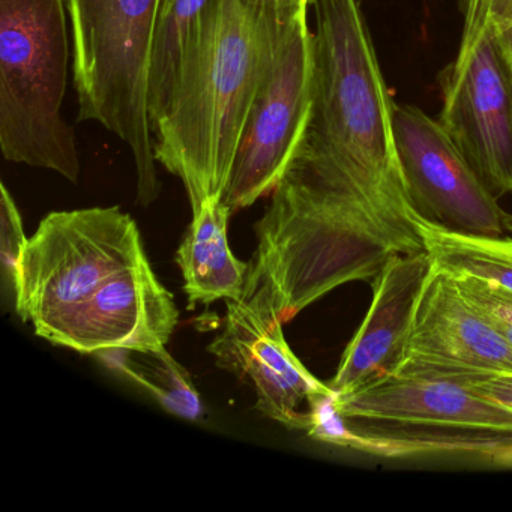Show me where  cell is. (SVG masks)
<instances>
[{"instance_id":"cell-1","label":"cell","mask_w":512,"mask_h":512,"mask_svg":"<svg viewBox=\"0 0 512 512\" xmlns=\"http://www.w3.org/2000/svg\"><path fill=\"white\" fill-rule=\"evenodd\" d=\"M287 23H259L238 0H214L188 50L152 136L155 161L181 179L193 214L226 196L275 37Z\"/></svg>"},{"instance_id":"cell-2","label":"cell","mask_w":512,"mask_h":512,"mask_svg":"<svg viewBox=\"0 0 512 512\" xmlns=\"http://www.w3.org/2000/svg\"><path fill=\"white\" fill-rule=\"evenodd\" d=\"M310 124L295 158L329 164L410 206L389 95L361 0H317ZM412 208V206H410Z\"/></svg>"},{"instance_id":"cell-3","label":"cell","mask_w":512,"mask_h":512,"mask_svg":"<svg viewBox=\"0 0 512 512\" xmlns=\"http://www.w3.org/2000/svg\"><path fill=\"white\" fill-rule=\"evenodd\" d=\"M161 0H65L73 31L79 116L122 140L133 154L137 202L160 196L148 94Z\"/></svg>"},{"instance_id":"cell-4","label":"cell","mask_w":512,"mask_h":512,"mask_svg":"<svg viewBox=\"0 0 512 512\" xmlns=\"http://www.w3.org/2000/svg\"><path fill=\"white\" fill-rule=\"evenodd\" d=\"M67 14L65 0H0V149L11 163L52 170L76 184V136L61 113Z\"/></svg>"},{"instance_id":"cell-5","label":"cell","mask_w":512,"mask_h":512,"mask_svg":"<svg viewBox=\"0 0 512 512\" xmlns=\"http://www.w3.org/2000/svg\"><path fill=\"white\" fill-rule=\"evenodd\" d=\"M145 257L136 221L119 206L52 212L26 242L14 310L44 338L110 278Z\"/></svg>"},{"instance_id":"cell-6","label":"cell","mask_w":512,"mask_h":512,"mask_svg":"<svg viewBox=\"0 0 512 512\" xmlns=\"http://www.w3.org/2000/svg\"><path fill=\"white\" fill-rule=\"evenodd\" d=\"M307 14L302 11L275 37L224 196L232 214L272 194L307 133L314 88Z\"/></svg>"},{"instance_id":"cell-7","label":"cell","mask_w":512,"mask_h":512,"mask_svg":"<svg viewBox=\"0 0 512 512\" xmlns=\"http://www.w3.org/2000/svg\"><path fill=\"white\" fill-rule=\"evenodd\" d=\"M439 122L493 196L512 194V76L496 32L461 34Z\"/></svg>"},{"instance_id":"cell-8","label":"cell","mask_w":512,"mask_h":512,"mask_svg":"<svg viewBox=\"0 0 512 512\" xmlns=\"http://www.w3.org/2000/svg\"><path fill=\"white\" fill-rule=\"evenodd\" d=\"M395 152L416 217L449 232L505 236L503 214L484 182L439 121L419 107L397 104Z\"/></svg>"},{"instance_id":"cell-9","label":"cell","mask_w":512,"mask_h":512,"mask_svg":"<svg viewBox=\"0 0 512 512\" xmlns=\"http://www.w3.org/2000/svg\"><path fill=\"white\" fill-rule=\"evenodd\" d=\"M226 305L221 332L208 346L215 364L250 383L263 416L289 430L307 431L308 400L328 383L320 382L293 353L280 320L262 316L242 301Z\"/></svg>"},{"instance_id":"cell-10","label":"cell","mask_w":512,"mask_h":512,"mask_svg":"<svg viewBox=\"0 0 512 512\" xmlns=\"http://www.w3.org/2000/svg\"><path fill=\"white\" fill-rule=\"evenodd\" d=\"M178 322L172 293L145 257L110 278L59 320L44 340L88 355L112 349L163 350Z\"/></svg>"},{"instance_id":"cell-11","label":"cell","mask_w":512,"mask_h":512,"mask_svg":"<svg viewBox=\"0 0 512 512\" xmlns=\"http://www.w3.org/2000/svg\"><path fill=\"white\" fill-rule=\"evenodd\" d=\"M337 404L347 418L512 433V410L479 394L464 371L401 364Z\"/></svg>"},{"instance_id":"cell-12","label":"cell","mask_w":512,"mask_h":512,"mask_svg":"<svg viewBox=\"0 0 512 512\" xmlns=\"http://www.w3.org/2000/svg\"><path fill=\"white\" fill-rule=\"evenodd\" d=\"M433 260L425 251L392 257L373 281V302L328 383L337 397L392 376L403 361Z\"/></svg>"},{"instance_id":"cell-13","label":"cell","mask_w":512,"mask_h":512,"mask_svg":"<svg viewBox=\"0 0 512 512\" xmlns=\"http://www.w3.org/2000/svg\"><path fill=\"white\" fill-rule=\"evenodd\" d=\"M401 364L512 374V347L464 298L454 277L433 263Z\"/></svg>"},{"instance_id":"cell-14","label":"cell","mask_w":512,"mask_h":512,"mask_svg":"<svg viewBox=\"0 0 512 512\" xmlns=\"http://www.w3.org/2000/svg\"><path fill=\"white\" fill-rule=\"evenodd\" d=\"M308 436L380 457L460 455L512 464V433L347 418L331 386L308 400Z\"/></svg>"},{"instance_id":"cell-15","label":"cell","mask_w":512,"mask_h":512,"mask_svg":"<svg viewBox=\"0 0 512 512\" xmlns=\"http://www.w3.org/2000/svg\"><path fill=\"white\" fill-rule=\"evenodd\" d=\"M230 215L232 211L224 200L205 203L193 214L176 251L190 308L217 301H241L248 262L239 260L230 248Z\"/></svg>"},{"instance_id":"cell-16","label":"cell","mask_w":512,"mask_h":512,"mask_svg":"<svg viewBox=\"0 0 512 512\" xmlns=\"http://www.w3.org/2000/svg\"><path fill=\"white\" fill-rule=\"evenodd\" d=\"M98 361L151 395L161 409L185 421H202V398L187 371L163 350H101Z\"/></svg>"},{"instance_id":"cell-17","label":"cell","mask_w":512,"mask_h":512,"mask_svg":"<svg viewBox=\"0 0 512 512\" xmlns=\"http://www.w3.org/2000/svg\"><path fill=\"white\" fill-rule=\"evenodd\" d=\"M212 4L214 0H161L149 74L151 130L169 104L188 50Z\"/></svg>"},{"instance_id":"cell-18","label":"cell","mask_w":512,"mask_h":512,"mask_svg":"<svg viewBox=\"0 0 512 512\" xmlns=\"http://www.w3.org/2000/svg\"><path fill=\"white\" fill-rule=\"evenodd\" d=\"M415 218L434 265L484 278L512 295V238L449 232Z\"/></svg>"},{"instance_id":"cell-19","label":"cell","mask_w":512,"mask_h":512,"mask_svg":"<svg viewBox=\"0 0 512 512\" xmlns=\"http://www.w3.org/2000/svg\"><path fill=\"white\" fill-rule=\"evenodd\" d=\"M449 274L454 277L455 284L464 298L490 320L491 325L512 347V295L484 278L464 272Z\"/></svg>"},{"instance_id":"cell-20","label":"cell","mask_w":512,"mask_h":512,"mask_svg":"<svg viewBox=\"0 0 512 512\" xmlns=\"http://www.w3.org/2000/svg\"><path fill=\"white\" fill-rule=\"evenodd\" d=\"M2 199H0V260H2V280L4 287L11 296L16 293L17 268L25 250L26 238L23 229L22 215L8 191L7 185L2 184Z\"/></svg>"},{"instance_id":"cell-21","label":"cell","mask_w":512,"mask_h":512,"mask_svg":"<svg viewBox=\"0 0 512 512\" xmlns=\"http://www.w3.org/2000/svg\"><path fill=\"white\" fill-rule=\"evenodd\" d=\"M463 34L512 28V0H460Z\"/></svg>"},{"instance_id":"cell-22","label":"cell","mask_w":512,"mask_h":512,"mask_svg":"<svg viewBox=\"0 0 512 512\" xmlns=\"http://www.w3.org/2000/svg\"><path fill=\"white\" fill-rule=\"evenodd\" d=\"M239 5L259 23H286L317 0H238Z\"/></svg>"},{"instance_id":"cell-23","label":"cell","mask_w":512,"mask_h":512,"mask_svg":"<svg viewBox=\"0 0 512 512\" xmlns=\"http://www.w3.org/2000/svg\"><path fill=\"white\" fill-rule=\"evenodd\" d=\"M466 376L479 394L512 410V374L466 373Z\"/></svg>"},{"instance_id":"cell-24","label":"cell","mask_w":512,"mask_h":512,"mask_svg":"<svg viewBox=\"0 0 512 512\" xmlns=\"http://www.w3.org/2000/svg\"><path fill=\"white\" fill-rule=\"evenodd\" d=\"M496 35L500 49H502L503 56H505L506 64H508V68L509 71H511L512 76V28L497 32Z\"/></svg>"},{"instance_id":"cell-25","label":"cell","mask_w":512,"mask_h":512,"mask_svg":"<svg viewBox=\"0 0 512 512\" xmlns=\"http://www.w3.org/2000/svg\"><path fill=\"white\" fill-rule=\"evenodd\" d=\"M503 226H505L506 232L512 236V214H503Z\"/></svg>"}]
</instances>
